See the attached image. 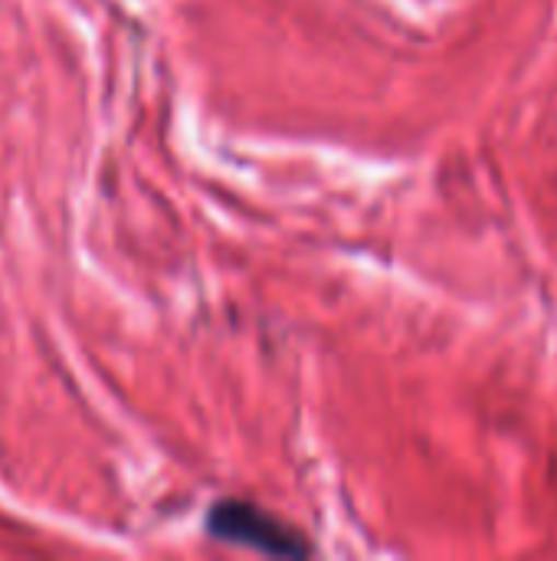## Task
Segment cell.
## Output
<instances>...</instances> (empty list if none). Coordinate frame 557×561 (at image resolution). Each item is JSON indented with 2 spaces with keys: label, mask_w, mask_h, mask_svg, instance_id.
<instances>
[{
  "label": "cell",
  "mask_w": 557,
  "mask_h": 561,
  "mask_svg": "<svg viewBox=\"0 0 557 561\" xmlns=\"http://www.w3.org/2000/svg\"><path fill=\"white\" fill-rule=\"evenodd\" d=\"M207 529L213 539L220 542H233V546H246L266 556H279V559H295V556H309L312 546L289 529L286 523H279L276 516L263 513L253 503H240V500H223L210 510L207 516Z\"/></svg>",
  "instance_id": "obj_1"
}]
</instances>
